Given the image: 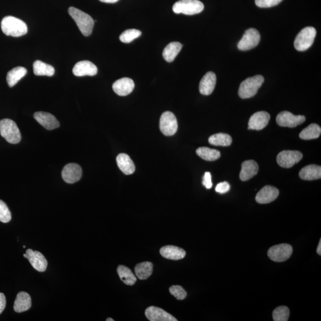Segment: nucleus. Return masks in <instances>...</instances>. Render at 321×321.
I'll use <instances>...</instances> for the list:
<instances>
[{"label":"nucleus","instance_id":"28","mask_svg":"<svg viewBox=\"0 0 321 321\" xmlns=\"http://www.w3.org/2000/svg\"><path fill=\"white\" fill-rule=\"evenodd\" d=\"M134 271L139 279L142 280L147 279L153 274V264L150 262H143L136 265L134 268Z\"/></svg>","mask_w":321,"mask_h":321},{"label":"nucleus","instance_id":"6","mask_svg":"<svg viewBox=\"0 0 321 321\" xmlns=\"http://www.w3.org/2000/svg\"><path fill=\"white\" fill-rule=\"evenodd\" d=\"M317 30L314 27H308L304 28L295 38L294 46L299 52H304L309 49L313 44Z\"/></svg>","mask_w":321,"mask_h":321},{"label":"nucleus","instance_id":"15","mask_svg":"<svg viewBox=\"0 0 321 321\" xmlns=\"http://www.w3.org/2000/svg\"><path fill=\"white\" fill-rule=\"evenodd\" d=\"M279 190L272 186H266L256 196V201L260 204H269L278 198Z\"/></svg>","mask_w":321,"mask_h":321},{"label":"nucleus","instance_id":"31","mask_svg":"<svg viewBox=\"0 0 321 321\" xmlns=\"http://www.w3.org/2000/svg\"><path fill=\"white\" fill-rule=\"evenodd\" d=\"M321 134V128L317 124H311L301 132L299 134L300 139L311 140L317 139Z\"/></svg>","mask_w":321,"mask_h":321},{"label":"nucleus","instance_id":"29","mask_svg":"<svg viewBox=\"0 0 321 321\" xmlns=\"http://www.w3.org/2000/svg\"><path fill=\"white\" fill-rule=\"evenodd\" d=\"M117 273L121 280L128 286H133L136 282V277L129 268L120 266L117 268Z\"/></svg>","mask_w":321,"mask_h":321},{"label":"nucleus","instance_id":"39","mask_svg":"<svg viewBox=\"0 0 321 321\" xmlns=\"http://www.w3.org/2000/svg\"><path fill=\"white\" fill-rule=\"evenodd\" d=\"M230 186L229 183L224 182L219 183L216 185L215 191L219 193L224 194L228 192L230 190Z\"/></svg>","mask_w":321,"mask_h":321},{"label":"nucleus","instance_id":"1","mask_svg":"<svg viewBox=\"0 0 321 321\" xmlns=\"http://www.w3.org/2000/svg\"><path fill=\"white\" fill-rule=\"evenodd\" d=\"M1 30L5 35L20 37L27 34V27L24 21L13 16H6L2 20Z\"/></svg>","mask_w":321,"mask_h":321},{"label":"nucleus","instance_id":"5","mask_svg":"<svg viewBox=\"0 0 321 321\" xmlns=\"http://www.w3.org/2000/svg\"><path fill=\"white\" fill-rule=\"evenodd\" d=\"M204 9V4L199 0H180L173 7L174 13H183L186 15H196L202 12Z\"/></svg>","mask_w":321,"mask_h":321},{"label":"nucleus","instance_id":"20","mask_svg":"<svg viewBox=\"0 0 321 321\" xmlns=\"http://www.w3.org/2000/svg\"><path fill=\"white\" fill-rule=\"evenodd\" d=\"M216 77L215 73L210 72L205 74L199 83V91L204 95H210L215 89Z\"/></svg>","mask_w":321,"mask_h":321},{"label":"nucleus","instance_id":"33","mask_svg":"<svg viewBox=\"0 0 321 321\" xmlns=\"http://www.w3.org/2000/svg\"><path fill=\"white\" fill-rule=\"evenodd\" d=\"M208 141L214 146H229L232 144V138L229 134L219 133L212 135Z\"/></svg>","mask_w":321,"mask_h":321},{"label":"nucleus","instance_id":"37","mask_svg":"<svg viewBox=\"0 0 321 321\" xmlns=\"http://www.w3.org/2000/svg\"><path fill=\"white\" fill-rule=\"evenodd\" d=\"M170 292L177 300H184L187 296V293L180 286H173L170 288Z\"/></svg>","mask_w":321,"mask_h":321},{"label":"nucleus","instance_id":"19","mask_svg":"<svg viewBox=\"0 0 321 321\" xmlns=\"http://www.w3.org/2000/svg\"><path fill=\"white\" fill-rule=\"evenodd\" d=\"M134 83L133 80L128 78H123L115 81L112 84V89L119 96H127L134 91Z\"/></svg>","mask_w":321,"mask_h":321},{"label":"nucleus","instance_id":"4","mask_svg":"<svg viewBox=\"0 0 321 321\" xmlns=\"http://www.w3.org/2000/svg\"><path fill=\"white\" fill-rule=\"evenodd\" d=\"M0 134L8 143L17 144L22 136L18 126L14 121L5 119L0 121Z\"/></svg>","mask_w":321,"mask_h":321},{"label":"nucleus","instance_id":"30","mask_svg":"<svg viewBox=\"0 0 321 321\" xmlns=\"http://www.w3.org/2000/svg\"><path fill=\"white\" fill-rule=\"evenodd\" d=\"M33 67V73L36 76L52 77L55 73V69L52 66L39 60L34 62Z\"/></svg>","mask_w":321,"mask_h":321},{"label":"nucleus","instance_id":"43","mask_svg":"<svg viewBox=\"0 0 321 321\" xmlns=\"http://www.w3.org/2000/svg\"><path fill=\"white\" fill-rule=\"evenodd\" d=\"M317 253L319 255H321V240L320 241L319 244L317 247Z\"/></svg>","mask_w":321,"mask_h":321},{"label":"nucleus","instance_id":"40","mask_svg":"<svg viewBox=\"0 0 321 321\" xmlns=\"http://www.w3.org/2000/svg\"><path fill=\"white\" fill-rule=\"evenodd\" d=\"M202 184L208 189H210L213 187L212 179H211V174L210 172L205 173L204 178H203Z\"/></svg>","mask_w":321,"mask_h":321},{"label":"nucleus","instance_id":"7","mask_svg":"<svg viewBox=\"0 0 321 321\" xmlns=\"http://www.w3.org/2000/svg\"><path fill=\"white\" fill-rule=\"evenodd\" d=\"M160 128L165 136H173L178 129V124L175 115L170 111L164 112L160 118Z\"/></svg>","mask_w":321,"mask_h":321},{"label":"nucleus","instance_id":"41","mask_svg":"<svg viewBox=\"0 0 321 321\" xmlns=\"http://www.w3.org/2000/svg\"><path fill=\"white\" fill-rule=\"evenodd\" d=\"M5 306H6V298L3 294L0 293V314L4 311Z\"/></svg>","mask_w":321,"mask_h":321},{"label":"nucleus","instance_id":"32","mask_svg":"<svg viewBox=\"0 0 321 321\" xmlns=\"http://www.w3.org/2000/svg\"><path fill=\"white\" fill-rule=\"evenodd\" d=\"M196 154L201 159L208 161H214L221 157L219 151L207 147L199 148L196 150Z\"/></svg>","mask_w":321,"mask_h":321},{"label":"nucleus","instance_id":"45","mask_svg":"<svg viewBox=\"0 0 321 321\" xmlns=\"http://www.w3.org/2000/svg\"><path fill=\"white\" fill-rule=\"evenodd\" d=\"M24 257H25V258H26V257H27L26 253H25V254H24Z\"/></svg>","mask_w":321,"mask_h":321},{"label":"nucleus","instance_id":"23","mask_svg":"<svg viewBox=\"0 0 321 321\" xmlns=\"http://www.w3.org/2000/svg\"><path fill=\"white\" fill-rule=\"evenodd\" d=\"M160 253L163 257L168 260L177 261L184 259L186 256L185 250L174 246H165L160 249Z\"/></svg>","mask_w":321,"mask_h":321},{"label":"nucleus","instance_id":"8","mask_svg":"<svg viewBox=\"0 0 321 321\" xmlns=\"http://www.w3.org/2000/svg\"><path fill=\"white\" fill-rule=\"evenodd\" d=\"M292 253V246L289 244L283 243L271 247L268 252V256L273 261L282 263L289 260Z\"/></svg>","mask_w":321,"mask_h":321},{"label":"nucleus","instance_id":"34","mask_svg":"<svg viewBox=\"0 0 321 321\" xmlns=\"http://www.w3.org/2000/svg\"><path fill=\"white\" fill-rule=\"evenodd\" d=\"M290 317V310L285 306H281L274 309L272 317L274 321H287Z\"/></svg>","mask_w":321,"mask_h":321},{"label":"nucleus","instance_id":"22","mask_svg":"<svg viewBox=\"0 0 321 321\" xmlns=\"http://www.w3.org/2000/svg\"><path fill=\"white\" fill-rule=\"evenodd\" d=\"M32 306V300L30 295L27 292L19 293L14 303V310L17 313H22L28 311Z\"/></svg>","mask_w":321,"mask_h":321},{"label":"nucleus","instance_id":"3","mask_svg":"<svg viewBox=\"0 0 321 321\" xmlns=\"http://www.w3.org/2000/svg\"><path fill=\"white\" fill-rule=\"evenodd\" d=\"M264 81V78L261 75L247 78L246 80L242 81L239 87V97L242 99H247L254 97Z\"/></svg>","mask_w":321,"mask_h":321},{"label":"nucleus","instance_id":"2","mask_svg":"<svg viewBox=\"0 0 321 321\" xmlns=\"http://www.w3.org/2000/svg\"><path fill=\"white\" fill-rule=\"evenodd\" d=\"M69 13L84 36H88L91 35L94 26V21L91 16L74 7H70L69 8Z\"/></svg>","mask_w":321,"mask_h":321},{"label":"nucleus","instance_id":"38","mask_svg":"<svg viewBox=\"0 0 321 321\" xmlns=\"http://www.w3.org/2000/svg\"><path fill=\"white\" fill-rule=\"evenodd\" d=\"M283 0H255V4L261 8H269L280 4Z\"/></svg>","mask_w":321,"mask_h":321},{"label":"nucleus","instance_id":"17","mask_svg":"<svg viewBox=\"0 0 321 321\" xmlns=\"http://www.w3.org/2000/svg\"><path fill=\"white\" fill-rule=\"evenodd\" d=\"M146 318L151 321H177L176 318L164 310L156 306L149 307L145 311Z\"/></svg>","mask_w":321,"mask_h":321},{"label":"nucleus","instance_id":"42","mask_svg":"<svg viewBox=\"0 0 321 321\" xmlns=\"http://www.w3.org/2000/svg\"><path fill=\"white\" fill-rule=\"evenodd\" d=\"M100 1L106 2V3H115V2H117L119 0H100Z\"/></svg>","mask_w":321,"mask_h":321},{"label":"nucleus","instance_id":"10","mask_svg":"<svg viewBox=\"0 0 321 321\" xmlns=\"http://www.w3.org/2000/svg\"><path fill=\"white\" fill-rule=\"evenodd\" d=\"M305 120L306 117L304 115H295L287 111L280 112L276 118V122L278 125L291 128L302 125Z\"/></svg>","mask_w":321,"mask_h":321},{"label":"nucleus","instance_id":"11","mask_svg":"<svg viewBox=\"0 0 321 321\" xmlns=\"http://www.w3.org/2000/svg\"><path fill=\"white\" fill-rule=\"evenodd\" d=\"M303 154L298 151H283L278 154L277 161L281 167L289 168L300 162Z\"/></svg>","mask_w":321,"mask_h":321},{"label":"nucleus","instance_id":"16","mask_svg":"<svg viewBox=\"0 0 321 321\" xmlns=\"http://www.w3.org/2000/svg\"><path fill=\"white\" fill-rule=\"evenodd\" d=\"M97 67L89 61H81L75 64L73 69V73L76 77H84L90 76L93 77L97 75Z\"/></svg>","mask_w":321,"mask_h":321},{"label":"nucleus","instance_id":"9","mask_svg":"<svg viewBox=\"0 0 321 321\" xmlns=\"http://www.w3.org/2000/svg\"><path fill=\"white\" fill-rule=\"evenodd\" d=\"M261 40V35L258 30L250 28L245 32L243 37L238 44V49L241 51L250 50L258 46Z\"/></svg>","mask_w":321,"mask_h":321},{"label":"nucleus","instance_id":"14","mask_svg":"<svg viewBox=\"0 0 321 321\" xmlns=\"http://www.w3.org/2000/svg\"><path fill=\"white\" fill-rule=\"evenodd\" d=\"M270 115L266 111L256 112L250 118L248 126L249 130L261 131L268 124Z\"/></svg>","mask_w":321,"mask_h":321},{"label":"nucleus","instance_id":"44","mask_svg":"<svg viewBox=\"0 0 321 321\" xmlns=\"http://www.w3.org/2000/svg\"><path fill=\"white\" fill-rule=\"evenodd\" d=\"M107 321H114V320L113 319H112V318H107Z\"/></svg>","mask_w":321,"mask_h":321},{"label":"nucleus","instance_id":"12","mask_svg":"<svg viewBox=\"0 0 321 321\" xmlns=\"http://www.w3.org/2000/svg\"><path fill=\"white\" fill-rule=\"evenodd\" d=\"M61 174L64 182L72 184L80 181L82 175V171L80 165L70 163L63 168Z\"/></svg>","mask_w":321,"mask_h":321},{"label":"nucleus","instance_id":"24","mask_svg":"<svg viewBox=\"0 0 321 321\" xmlns=\"http://www.w3.org/2000/svg\"><path fill=\"white\" fill-rule=\"evenodd\" d=\"M118 167L126 175H130L135 171V165L133 160L126 154H120L117 157Z\"/></svg>","mask_w":321,"mask_h":321},{"label":"nucleus","instance_id":"25","mask_svg":"<svg viewBox=\"0 0 321 321\" xmlns=\"http://www.w3.org/2000/svg\"><path fill=\"white\" fill-rule=\"evenodd\" d=\"M299 177L304 180H311L320 179L321 178V166L317 165H309L303 167L300 171Z\"/></svg>","mask_w":321,"mask_h":321},{"label":"nucleus","instance_id":"18","mask_svg":"<svg viewBox=\"0 0 321 321\" xmlns=\"http://www.w3.org/2000/svg\"><path fill=\"white\" fill-rule=\"evenodd\" d=\"M35 119L47 130L52 131L60 126V123L52 114L46 112H36L33 115Z\"/></svg>","mask_w":321,"mask_h":321},{"label":"nucleus","instance_id":"27","mask_svg":"<svg viewBox=\"0 0 321 321\" xmlns=\"http://www.w3.org/2000/svg\"><path fill=\"white\" fill-rule=\"evenodd\" d=\"M182 47V44L180 42H171L163 51V57L169 63L173 61L181 51Z\"/></svg>","mask_w":321,"mask_h":321},{"label":"nucleus","instance_id":"26","mask_svg":"<svg viewBox=\"0 0 321 321\" xmlns=\"http://www.w3.org/2000/svg\"><path fill=\"white\" fill-rule=\"evenodd\" d=\"M27 70L23 67H17L8 72L7 75L8 85L12 88L27 75Z\"/></svg>","mask_w":321,"mask_h":321},{"label":"nucleus","instance_id":"21","mask_svg":"<svg viewBox=\"0 0 321 321\" xmlns=\"http://www.w3.org/2000/svg\"><path fill=\"white\" fill-rule=\"evenodd\" d=\"M258 171L259 166L255 160H245L241 164L240 179L241 181H247L256 176L258 174Z\"/></svg>","mask_w":321,"mask_h":321},{"label":"nucleus","instance_id":"13","mask_svg":"<svg viewBox=\"0 0 321 321\" xmlns=\"http://www.w3.org/2000/svg\"><path fill=\"white\" fill-rule=\"evenodd\" d=\"M26 258L29 260L31 266L39 272L46 271L48 266V262L45 256L41 252L33 251L29 249L26 252Z\"/></svg>","mask_w":321,"mask_h":321},{"label":"nucleus","instance_id":"36","mask_svg":"<svg viewBox=\"0 0 321 321\" xmlns=\"http://www.w3.org/2000/svg\"><path fill=\"white\" fill-rule=\"evenodd\" d=\"M12 219V214L5 203L0 200V221L7 223Z\"/></svg>","mask_w":321,"mask_h":321},{"label":"nucleus","instance_id":"35","mask_svg":"<svg viewBox=\"0 0 321 321\" xmlns=\"http://www.w3.org/2000/svg\"><path fill=\"white\" fill-rule=\"evenodd\" d=\"M141 34L142 32L139 30L134 29L126 30L120 36V40L123 43H130L134 39L139 37Z\"/></svg>","mask_w":321,"mask_h":321}]
</instances>
